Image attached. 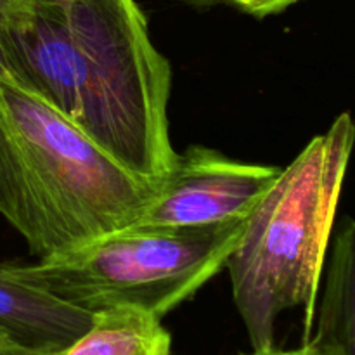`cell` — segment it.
I'll use <instances>...</instances> for the list:
<instances>
[{
  "mask_svg": "<svg viewBox=\"0 0 355 355\" xmlns=\"http://www.w3.org/2000/svg\"><path fill=\"white\" fill-rule=\"evenodd\" d=\"M6 78L54 107L121 166L162 182L172 66L135 0H30L0 38Z\"/></svg>",
  "mask_w": 355,
  "mask_h": 355,
  "instance_id": "1",
  "label": "cell"
},
{
  "mask_svg": "<svg viewBox=\"0 0 355 355\" xmlns=\"http://www.w3.org/2000/svg\"><path fill=\"white\" fill-rule=\"evenodd\" d=\"M158 184L121 166L40 97L0 78V215L38 260L132 227Z\"/></svg>",
  "mask_w": 355,
  "mask_h": 355,
  "instance_id": "2",
  "label": "cell"
},
{
  "mask_svg": "<svg viewBox=\"0 0 355 355\" xmlns=\"http://www.w3.org/2000/svg\"><path fill=\"white\" fill-rule=\"evenodd\" d=\"M355 144V123L342 113L281 170L229 255L232 297L253 352L274 349L276 322L302 307L311 338L329 236Z\"/></svg>",
  "mask_w": 355,
  "mask_h": 355,
  "instance_id": "3",
  "label": "cell"
},
{
  "mask_svg": "<svg viewBox=\"0 0 355 355\" xmlns=\"http://www.w3.org/2000/svg\"><path fill=\"white\" fill-rule=\"evenodd\" d=\"M245 220L191 229L127 227L33 266L16 263V269L90 314L130 307L163 319L224 269Z\"/></svg>",
  "mask_w": 355,
  "mask_h": 355,
  "instance_id": "4",
  "label": "cell"
},
{
  "mask_svg": "<svg viewBox=\"0 0 355 355\" xmlns=\"http://www.w3.org/2000/svg\"><path fill=\"white\" fill-rule=\"evenodd\" d=\"M281 168L238 162L215 149L191 146L158 184L132 227L191 229L245 220Z\"/></svg>",
  "mask_w": 355,
  "mask_h": 355,
  "instance_id": "5",
  "label": "cell"
},
{
  "mask_svg": "<svg viewBox=\"0 0 355 355\" xmlns=\"http://www.w3.org/2000/svg\"><path fill=\"white\" fill-rule=\"evenodd\" d=\"M94 314L59 300L24 279L16 263H0V335L37 354L54 352L78 338Z\"/></svg>",
  "mask_w": 355,
  "mask_h": 355,
  "instance_id": "6",
  "label": "cell"
},
{
  "mask_svg": "<svg viewBox=\"0 0 355 355\" xmlns=\"http://www.w3.org/2000/svg\"><path fill=\"white\" fill-rule=\"evenodd\" d=\"M162 319L130 307L96 312L92 324L62 349L42 355H170Z\"/></svg>",
  "mask_w": 355,
  "mask_h": 355,
  "instance_id": "7",
  "label": "cell"
},
{
  "mask_svg": "<svg viewBox=\"0 0 355 355\" xmlns=\"http://www.w3.org/2000/svg\"><path fill=\"white\" fill-rule=\"evenodd\" d=\"M311 338L338 355H355V222L340 229Z\"/></svg>",
  "mask_w": 355,
  "mask_h": 355,
  "instance_id": "8",
  "label": "cell"
},
{
  "mask_svg": "<svg viewBox=\"0 0 355 355\" xmlns=\"http://www.w3.org/2000/svg\"><path fill=\"white\" fill-rule=\"evenodd\" d=\"M298 2H304V0H203V7L214 6V3H227L253 17H267L283 12Z\"/></svg>",
  "mask_w": 355,
  "mask_h": 355,
  "instance_id": "9",
  "label": "cell"
},
{
  "mask_svg": "<svg viewBox=\"0 0 355 355\" xmlns=\"http://www.w3.org/2000/svg\"><path fill=\"white\" fill-rule=\"evenodd\" d=\"M246 355H338L331 347L324 345L322 342H318L315 338H309L307 342L302 343V347L293 350H277L276 347L263 352H252Z\"/></svg>",
  "mask_w": 355,
  "mask_h": 355,
  "instance_id": "10",
  "label": "cell"
},
{
  "mask_svg": "<svg viewBox=\"0 0 355 355\" xmlns=\"http://www.w3.org/2000/svg\"><path fill=\"white\" fill-rule=\"evenodd\" d=\"M30 3V0H0V38L3 30L10 24V21L24 10V7ZM0 78H6V68H3L2 52H0Z\"/></svg>",
  "mask_w": 355,
  "mask_h": 355,
  "instance_id": "11",
  "label": "cell"
},
{
  "mask_svg": "<svg viewBox=\"0 0 355 355\" xmlns=\"http://www.w3.org/2000/svg\"><path fill=\"white\" fill-rule=\"evenodd\" d=\"M0 355H42V354L31 352V350L24 349V347L14 343L12 340L0 335Z\"/></svg>",
  "mask_w": 355,
  "mask_h": 355,
  "instance_id": "12",
  "label": "cell"
},
{
  "mask_svg": "<svg viewBox=\"0 0 355 355\" xmlns=\"http://www.w3.org/2000/svg\"><path fill=\"white\" fill-rule=\"evenodd\" d=\"M180 2L191 3V6H200V7H203V0H180Z\"/></svg>",
  "mask_w": 355,
  "mask_h": 355,
  "instance_id": "13",
  "label": "cell"
},
{
  "mask_svg": "<svg viewBox=\"0 0 355 355\" xmlns=\"http://www.w3.org/2000/svg\"><path fill=\"white\" fill-rule=\"evenodd\" d=\"M243 355H246V354H243Z\"/></svg>",
  "mask_w": 355,
  "mask_h": 355,
  "instance_id": "14",
  "label": "cell"
}]
</instances>
